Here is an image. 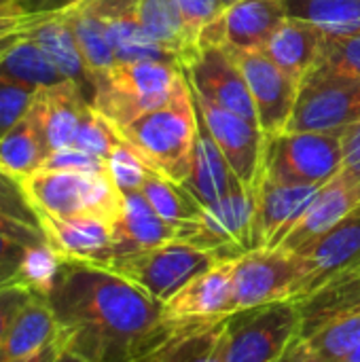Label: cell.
<instances>
[{"label": "cell", "mask_w": 360, "mask_h": 362, "mask_svg": "<svg viewBox=\"0 0 360 362\" xmlns=\"http://www.w3.org/2000/svg\"><path fill=\"white\" fill-rule=\"evenodd\" d=\"M185 74L193 91L216 106L257 123V108L246 78L225 45H199V51L185 68Z\"/></svg>", "instance_id": "cell-14"}, {"label": "cell", "mask_w": 360, "mask_h": 362, "mask_svg": "<svg viewBox=\"0 0 360 362\" xmlns=\"http://www.w3.org/2000/svg\"><path fill=\"white\" fill-rule=\"evenodd\" d=\"M51 362H89L85 356H81L79 352H74L72 348H68L64 341H62V337H59V348H57V352H55V356H53V361Z\"/></svg>", "instance_id": "cell-50"}, {"label": "cell", "mask_w": 360, "mask_h": 362, "mask_svg": "<svg viewBox=\"0 0 360 362\" xmlns=\"http://www.w3.org/2000/svg\"><path fill=\"white\" fill-rule=\"evenodd\" d=\"M301 312V337L360 312V269L348 272L297 301Z\"/></svg>", "instance_id": "cell-28"}, {"label": "cell", "mask_w": 360, "mask_h": 362, "mask_svg": "<svg viewBox=\"0 0 360 362\" xmlns=\"http://www.w3.org/2000/svg\"><path fill=\"white\" fill-rule=\"evenodd\" d=\"M28 248L30 246L0 233V286L17 280L21 263L28 255Z\"/></svg>", "instance_id": "cell-45"}, {"label": "cell", "mask_w": 360, "mask_h": 362, "mask_svg": "<svg viewBox=\"0 0 360 362\" xmlns=\"http://www.w3.org/2000/svg\"><path fill=\"white\" fill-rule=\"evenodd\" d=\"M87 106V98L72 81L38 89L34 98V108L38 112L40 129L49 153L74 144V136L79 132Z\"/></svg>", "instance_id": "cell-23"}, {"label": "cell", "mask_w": 360, "mask_h": 362, "mask_svg": "<svg viewBox=\"0 0 360 362\" xmlns=\"http://www.w3.org/2000/svg\"><path fill=\"white\" fill-rule=\"evenodd\" d=\"M255 214V191L238 185L227 197L204 206L199 216L178 229L180 242L214 252L219 259H238L250 250V231Z\"/></svg>", "instance_id": "cell-9"}, {"label": "cell", "mask_w": 360, "mask_h": 362, "mask_svg": "<svg viewBox=\"0 0 360 362\" xmlns=\"http://www.w3.org/2000/svg\"><path fill=\"white\" fill-rule=\"evenodd\" d=\"M185 76V68L172 62L142 59L117 64L95 76L91 106L121 132L138 117L168 104Z\"/></svg>", "instance_id": "cell-3"}, {"label": "cell", "mask_w": 360, "mask_h": 362, "mask_svg": "<svg viewBox=\"0 0 360 362\" xmlns=\"http://www.w3.org/2000/svg\"><path fill=\"white\" fill-rule=\"evenodd\" d=\"M233 263L236 259H221L185 284L168 303H163V320L178 327L221 320L236 314Z\"/></svg>", "instance_id": "cell-15"}, {"label": "cell", "mask_w": 360, "mask_h": 362, "mask_svg": "<svg viewBox=\"0 0 360 362\" xmlns=\"http://www.w3.org/2000/svg\"><path fill=\"white\" fill-rule=\"evenodd\" d=\"M28 36L45 51L53 66L83 91L91 104L95 95V76L83 55L66 11L42 15V19L28 32Z\"/></svg>", "instance_id": "cell-21"}, {"label": "cell", "mask_w": 360, "mask_h": 362, "mask_svg": "<svg viewBox=\"0 0 360 362\" xmlns=\"http://www.w3.org/2000/svg\"><path fill=\"white\" fill-rule=\"evenodd\" d=\"M301 261L282 248H252L233 263V310H250L293 299Z\"/></svg>", "instance_id": "cell-10"}, {"label": "cell", "mask_w": 360, "mask_h": 362, "mask_svg": "<svg viewBox=\"0 0 360 362\" xmlns=\"http://www.w3.org/2000/svg\"><path fill=\"white\" fill-rule=\"evenodd\" d=\"M0 233L2 235H8L25 246H40V244H47V238H45V231L40 227H34V225H28L11 214H6L4 210H0Z\"/></svg>", "instance_id": "cell-46"}, {"label": "cell", "mask_w": 360, "mask_h": 362, "mask_svg": "<svg viewBox=\"0 0 360 362\" xmlns=\"http://www.w3.org/2000/svg\"><path fill=\"white\" fill-rule=\"evenodd\" d=\"M221 2H223V4H225V6H229V4H233V2H236V0H221Z\"/></svg>", "instance_id": "cell-55"}, {"label": "cell", "mask_w": 360, "mask_h": 362, "mask_svg": "<svg viewBox=\"0 0 360 362\" xmlns=\"http://www.w3.org/2000/svg\"><path fill=\"white\" fill-rule=\"evenodd\" d=\"M57 348H59V341H57L55 346H51L47 352H42L40 356H36V358H32V361H25V362H51L53 361V356H55V352H57Z\"/></svg>", "instance_id": "cell-51"}, {"label": "cell", "mask_w": 360, "mask_h": 362, "mask_svg": "<svg viewBox=\"0 0 360 362\" xmlns=\"http://www.w3.org/2000/svg\"><path fill=\"white\" fill-rule=\"evenodd\" d=\"M79 0H17V6L21 13L28 15H47V13H59L76 4Z\"/></svg>", "instance_id": "cell-48"}, {"label": "cell", "mask_w": 360, "mask_h": 362, "mask_svg": "<svg viewBox=\"0 0 360 362\" xmlns=\"http://www.w3.org/2000/svg\"><path fill=\"white\" fill-rule=\"evenodd\" d=\"M25 34H28V32H25ZM21 36H23V34H15V36H8V38L0 40V59H2V57H4V53L11 49V45H13L17 38H21Z\"/></svg>", "instance_id": "cell-52"}, {"label": "cell", "mask_w": 360, "mask_h": 362, "mask_svg": "<svg viewBox=\"0 0 360 362\" xmlns=\"http://www.w3.org/2000/svg\"><path fill=\"white\" fill-rule=\"evenodd\" d=\"M274 362H323L306 337H297Z\"/></svg>", "instance_id": "cell-49"}, {"label": "cell", "mask_w": 360, "mask_h": 362, "mask_svg": "<svg viewBox=\"0 0 360 362\" xmlns=\"http://www.w3.org/2000/svg\"><path fill=\"white\" fill-rule=\"evenodd\" d=\"M310 72L360 78V32L325 34L318 59Z\"/></svg>", "instance_id": "cell-35"}, {"label": "cell", "mask_w": 360, "mask_h": 362, "mask_svg": "<svg viewBox=\"0 0 360 362\" xmlns=\"http://www.w3.org/2000/svg\"><path fill=\"white\" fill-rule=\"evenodd\" d=\"M342 142V174L360 185V119L339 132Z\"/></svg>", "instance_id": "cell-44"}, {"label": "cell", "mask_w": 360, "mask_h": 362, "mask_svg": "<svg viewBox=\"0 0 360 362\" xmlns=\"http://www.w3.org/2000/svg\"><path fill=\"white\" fill-rule=\"evenodd\" d=\"M306 339L323 362H342L360 344V312L323 327Z\"/></svg>", "instance_id": "cell-34"}, {"label": "cell", "mask_w": 360, "mask_h": 362, "mask_svg": "<svg viewBox=\"0 0 360 362\" xmlns=\"http://www.w3.org/2000/svg\"><path fill=\"white\" fill-rule=\"evenodd\" d=\"M289 17L318 25L325 34L360 32V0H284Z\"/></svg>", "instance_id": "cell-33"}, {"label": "cell", "mask_w": 360, "mask_h": 362, "mask_svg": "<svg viewBox=\"0 0 360 362\" xmlns=\"http://www.w3.org/2000/svg\"><path fill=\"white\" fill-rule=\"evenodd\" d=\"M40 227L45 231L47 244L64 259V261H81L106 267L112 261V223L93 216H38Z\"/></svg>", "instance_id": "cell-18"}, {"label": "cell", "mask_w": 360, "mask_h": 362, "mask_svg": "<svg viewBox=\"0 0 360 362\" xmlns=\"http://www.w3.org/2000/svg\"><path fill=\"white\" fill-rule=\"evenodd\" d=\"M356 206H360V185L348 180L342 172L333 176L320 191L314 195L306 212L286 233V238L276 246L289 252L299 255L314 240L333 229L342 218H346Z\"/></svg>", "instance_id": "cell-19"}, {"label": "cell", "mask_w": 360, "mask_h": 362, "mask_svg": "<svg viewBox=\"0 0 360 362\" xmlns=\"http://www.w3.org/2000/svg\"><path fill=\"white\" fill-rule=\"evenodd\" d=\"M238 185H242L240 178L233 174L229 161L225 159V155L221 153V148L216 146V142L199 119V134L191 159V170L182 187L204 208L227 197Z\"/></svg>", "instance_id": "cell-25"}, {"label": "cell", "mask_w": 360, "mask_h": 362, "mask_svg": "<svg viewBox=\"0 0 360 362\" xmlns=\"http://www.w3.org/2000/svg\"><path fill=\"white\" fill-rule=\"evenodd\" d=\"M11 8H19L17 0H0V13L2 11H11Z\"/></svg>", "instance_id": "cell-54"}, {"label": "cell", "mask_w": 360, "mask_h": 362, "mask_svg": "<svg viewBox=\"0 0 360 362\" xmlns=\"http://www.w3.org/2000/svg\"><path fill=\"white\" fill-rule=\"evenodd\" d=\"M59 341V325L47 301L36 295L17 316L4 344L0 346V362H25L40 356Z\"/></svg>", "instance_id": "cell-24"}, {"label": "cell", "mask_w": 360, "mask_h": 362, "mask_svg": "<svg viewBox=\"0 0 360 362\" xmlns=\"http://www.w3.org/2000/svg\"><path fill=\"white\" fill-rule=\"evenodd\" d=\"M297 257L301 261V276L293 301L308 297L348 272L360 269V206Z\"/></svg>", "instance_id": "cell-13"}, {"label": "cell", "mask_w": 360, "mask_h": 362, "mask_svg": "<svg viewBox=\"0 0 360 362\" xmlns=\"http://www.w3.org/2000/svg\"><path fill=\"white\" fill-rule=\"evenodd\" d=\"M121 142H123L121 132L102 112H98L89 104L85 115H83V119H81V125H79V132L74 136V144L72 146L81 148L85 153H91V155L108 159L112 148L117 144H121Z\"/></svg>", "instance_id": "cell-37"}, {"label": "cell", "mask_w": 360, "mask_h": 362, "mask_svg": "<svg viewBox=\"0 0 360 362\" xmlns=\"http://www.w3.org/2000/svg\"><path fill=\"white\" fill-rule=\"evenodd\" d=\"M199 134V115L185 76L168 104L138 117L121 129V136L138 151L146 165L161 176L185 182Z\"/></svg>", "instance_id": "cell-2"}, {"label": "cell", "mask_w": 360, "mask_h": 362, "mask_svg": "<svg viewBox=\"0 0 360 362\" xmlns=\"http://www.w3.org/2000/svg\"><path fill=\"white\" fill-rule=\"evenodd\" d=\"M38 89L0 78V138L30 110Z\"/></svg>", "instance_id": "cell-39"}, {"label": "cell", "mask_w": 360, "mask_h": 362, "mask_svg": "<svg viewBox=\"0 0 360 362\" xmlns=\"http://www.w3.org/2000/svg\"><path fill=\"white\" fill-rule=\"evenodd\" d=\"M342 362H360V344Z\"/></svg>", "instance_id": "cell-53"}, {"label": "cell", "mask_w": 360, "mask_h": 362, "mask_svg": "<svg viewBox=\"0 0 360 362\" xmlns=\"http://www.w3.org/2000/svg\"><path fill=\"white\" fill-rule=\"evenodd\" d=\"M227 51L231 53L246 78L248 91L257 108L259 127L265 132V136L286 132L301 83L289 76L274 59H269L263 49L227 47Z\"/></svg>", "instance_id": "cell-12"}, {"label": "cell", "mask_w": 360, "mask_h": 362, "mask_svg": "<svg viewBox=\"0 0 360 362\" xmlns=\"http://www.w3.org/2000/svg\"><path fill=\"white\" fill-rule=\"evenodd\" d=\"M40 170H64V172H87V174H108V163L104 157L85 153L81 148L68 146L51 151Z\"/></svg>", "instance_id": "cell-40"}, {"label": "cell", "mask_w": 360, "mask_h": 362, "mask_svg": "<svg viewBox=\"0 0 360 362\" xmlns=\"http://www.w3.org/2000/svg\"><path fill=\"white\" fill-rule=\"evenodd\" d=\"M112 261L144 252L178 238V229L166 223L140 191L123 193V208L112 225Z\"/></svg>", "instance_id": "cell-22"}, {"label": "cell", "mask_w": 360, "mask_h": 362, "mask_svg": "<svg viewBox=\"0 0 360 362\" xmlns=\"http://www.w3.org/2000/svg\"><path fill=\"white\" fill-rule=\"evenodd\" d=\"M40 19H42V15H28V13H21L19 8L2 11L0 13V40L15 36V34L30 32Z\"/></svg>", "instance_id": "cell-47"}, {"label": "cell", "mask_w": 360, "mask_h": 362, "mask_svg": "<svg viewBox=\"0 0 360 362\" xmlns=\"http://www.w3.org/2000/svg\"><path fill=\"white\" fill-rule=\"evenodd\" d=\"M47 301L62 341L89 362H142L176 329L161 303L93 263L64 261Z\"/></svg>", "instance_id": "cell-1"}, {"label": "cell", "mask_w": 360, "mask_h": 362, "mask_svg": "<svg viewBox=\"0 0 360 362\" xmlns=\"http://www.w3.org/2000/svg\"><path fill=\"white\" fill-rule=\"evenodd\" d=\"M360 119V78L308 72L299 85L286 132L339 134Z\"/></svg>", "instance_id": "cell-8"}, {"label": "cell", "mask_w": 360, "mask_h": 362, "mask_svg": "<svg viewBox=\"0 0 360 362\" xmlns=\"http://www.w3.org/2000/svg\"><path fill=\"white\" fill-rule=\"evenodd\" d=\"M34 297H36V293H32L28 286L17 284V282L0 286V346L4 344V339H6L8 331L13 329L21 310Z\"/></svg>", "instance_id": "cell-42"}, {"label": "cell", "mask_w": 360, "mask_h": 362, "mask_svg": "<svg viewBox=\"0 0 360 362\" xmlns=\"http://www.w3.org/2000/svg\"><path fill=\"white\" fill-rule=\"evenodd\" d=\"M0 210H4L6 214L15 216V218H19L23 223H28V225L40 227L38 214L30 206V202H28V197H25V193L21 189V182L15 180L11 174H6L2 168H0Z\"/></svg>", "instance_id": "cell-41"}, {"label": "cell", "mask_w": 360, "mask_h": 362, "mask_svg": "<svg viewBox=\"0 0 360 362\" xmlns=\"http://www.w3.org/2000/svg\"><path fill=\"white\" fill-rule=\"evenodd\" d=\"M301 337L297 301H276L236 312L225 325L227 362H274Z\"/></svg>", "instance_id": "cell-6"}, {"label": "cell", "mask_w": 360, "mask_h": 362, "mask_svg": "<svg viewBox=\"0 0 360 362\" xmlns=\"http://www.w3.org/2000/svg\"><path fill=\"white\" fill-rule=\"evenodd\" d=\"M286 17L284 0H236L199 34V45L214 42L231 49H263Z\"/></svg>", "instance_id": "cell-17"}, {"label": "cell", "mask_w": 360, "mask_h": 362, "mask_svg": "<svg viewBox=\"0 0 360 362\" xmlns=\"http://www.w3.org/2000/svg\"><path fill=\"white\" fill-rule=\"evenodd\" d=\"M342 170L339 134L282 132L267 136L263 176L286 185H327Z\"/></svg>", "instance_id": "cell-7"}, {"label": "cell", "mask_w": 360, "mask_h": 362, "mask_svg": "<svg viewBox=\"0 0 360 362\" xmlns=\"http://www.w3.org/2000/svg\"><path fill=\"white\" fill-rule=\"evenodd\" d=\"M323 38L325 32L318 25L297 17H286L263 47V53L289 76L301 83L318 59Z\"/></svg>", "instance_id": "cell-26"}, {"label": "cell", "mask_w": 360, "mask_h": 362, "mask_svg": "<svg viewBox=\"0 0 360 362\" xmlns=\"http://www.w3.org/2000/svg\"><path fill=\"white\" fill-rule=\"evenodd\" d=\"M138 4L140 0H95L117 64H132L142 59L178 64L170 51H166L146 34L140 21Z\"/></svg>", "instance_id": "cell-20"}, {"label": "cell", "mask_w": 360, "mask_h": 362, "mask_svg": "<svg viewBox=\"0 0 360 362\" xmlns=\"http://www.w3.org/2000/svg\"><path fill=\"white\" fill-rule=\"evenodd\" d=\"M227 318L178 325L174 333L142 362H227Z\"/></svg>", "instance_id": "cell-27"}, {"label": "cell", "mask_w": 360, "mask_h": 362, "mask_svg": "<svg viewBox=\"0 0 360 362\" xmlns=\"http://www.w3.org/2000/svg\"><path fill=\"white\" fill-rule=\"evenodd\" d=\"M62 263H64V259L49 244L30 246L15 282L28 286L32 293H36L40 297H49V293L53 291V286L57 282Z\"/></svg>", "instance_id": "cell-36"}, {"label": "cell", "mask_w": 360, "mask_h": 362, "mask_svg": "<svg viewBox=\"0 0 360 362\" xmlns=\"http://www.w3.org/2000/svg\"><path fill=\"white\" fill-rule=\"evenodd\" d=\"M193 102L202 123L206 125L208 134L212 136L225 159L229 161L233 174L248 191H255L263 174V159H265V144H267L265 132L259 127V123H252L231 110L216 106L214 102L199 95L197 91H193Z\"/></svg>", "instance_id": "cell-11"}, {"label": "cell", "mask_w": 360, "mask_h": 362, "mask_svg": "<svg viewBox=\"0 0 360 362\" xmlns=\"http://www.w3.org/2000/svg\"><path fill=\"white\" fill-rule=\"evenodd\" d=\"M47 155L49 148L32 102L30 110L0 138V168L21 182L42 168Z\"/></svg>", "instance_id": "cell-29"}, {"label": "cell", "mask_w": 360, "mask_h": 362, "mask_svg": "<svg viewBox=\"0 0 360 362\" xmlns=\"http://www.w3.org/2000/svg\"><path fill=\"white\" fill-rule=\"evenodd\" d=\"M318 191L320 187L316 185H286L261 174L255 187L250 250L276 248L306 212Z\"/></svg>", "instance_id": "cell-16"}, {"label": "cell", "mask_w": 360, "mask_h": 362, "mask_svg": "<svg viewBox=\"0 0 360 362\" xmlns=\"http://www.w3.org/2000/svg\"><path fill=\"white\" fill-rule=\"evenodd\" d=\"M106 163H108V174H110L112 182L117 185V189L121 193L140 191L144 180L153 172L146 165V161L138 155V151L125 138H123L121 144H117L112 148V153L108 155Z\"/></svg>", "instance_id": "cell-38"}, {"label": "cell", "mask_w": 360, "mask_h": 362, "mask_svg": "<svg viewBox=\"0 0 360 362\" xmlns=\"http://www.w3.org/2000/svg\"><path fill=\"white\" fill-rule=\"evenodd\" d=\"M140 193L146 197L153 210L176 229H182L185 225L193 223L202 212L197 199L180 182H174L155 170L144 180Z\"/></svg>", "instance_id": "cell-32"}, {"label": "cell", "mask_w": 360, "mask_h": 362, "mask_svg": "<svg viewBox=\"0 0 360 362\" xmlns=\"http://www.w3.org/2000/svg\"><path fill=\"white\" fill-rule=\"evenodd\" d=\"M0 78L32 89H47L68 81L28 34L17 38L0 59Z\"/></svg>", "instance_id": "cell-31"}, {"label": "cell", "mask_w": 360, "mask_h": 362, "mask_svg": "<svg viewBox=\"0 0 360 362\" xmlns=\"http://www.w3.org/2000/svg\"><path fill=\"white\" fill-rule=\"evenodd\" d=\"M140 21L146 34L170 51L182 68L199 51V42L187 30L176 0H140Z\"/></svg>", "instance_id": "cell-30"}, {"label": "cell", "mask_w": 360, "mask_h": 362, "mask_svg": "<svg viewBox=\"0 0 360 362\" xmlns=\"http://www.w3.org/2000/svg\"><path fill=\"white\" fill-rule=\"evenodd\" d=\"M176 2L187 30L197 42H199V34L212 21H216L225 11V4L221 0H176Z\"/></svg>", "instance_id": "cell-43"}, {"label": "cell", "mask_w": 360, "mask_h": 362, "mask_svg": "<svg viewBox=\"0 0 360 362\" xmlns=\"http://www.w3.org/2000/svg\"><path fill=\"white\" fill-rule=\"evenodd\" d=\"M21 189L38 216L93 214L115 225L123 208V193L110 174L38 170L21 180Z\"/></svg>", "instance_id": "cell-4"}, {"label": "cell", "mask_w": 360, "mask_h": 362, "mask_svg": "<svg viewBox=\"0 0 360 362\" xmlns=\"http://www.w3.org/2000/svg\"><path fill=\"white\" fill-rule=\"evenodd\" d=\"M221 261L214 252L202 250L180 240H172L163 246L119 257L106 267L138 288H142L157 303H168L185 284L195 276Z\"/></svg>", "instance_id": "cell-5"}]
</instances>
